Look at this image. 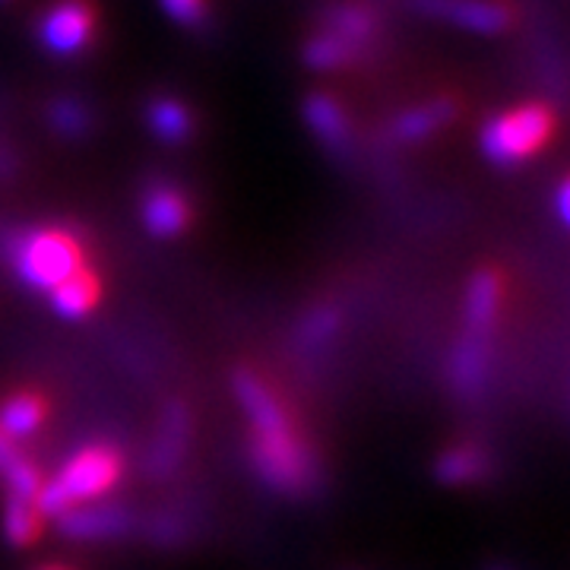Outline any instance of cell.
<instances>
[{
  "label": "cell",
  "mask_w": 570,
  "mask_h": 570,
  "mask_svg": "<svg viewBox=\"0 0 570 570\" xmlns=\"http://www.w3.org/2000/svg\"><path fill=\"white\" fill-rule=\"evenodd\" d=\"M235 396L250 422V456L261 479L285 494L311 489L317 463L273 387L254 371H238Z\"/></svg>",
  "instance_id": "cell-1"
},
{
  "label": "cell",
  "mask_w": 570,
  "mask_h": 570,
  "mask_svg": "<svg viewBox=\"0 0 570 570\" xmlns=\"http://www.w3.org/2000/svg\"><path fill=\"white\" fill-rule=\"evenodd\" d=\"M121 475V453L105 444H92L82 448L80 453H73L61 472L45 482L36 494V510L41 517H61L70 508L89 504L96 498H102L105 491H111V485Z\"/></svg>",
  "instance_id": "cell-2"
},
{
  "label": "cell",
  "mask_w": 570,
  "mask_h": 570,
  "mask_svg": "<svg viewBox=\"0 0 570 570\" xmlns=\"http://www.w3.org/2000/svg\"><path fill=\"white\" fill-rule=\"evenodd\" d=\"M13 266L29 288L51 292L82 269V247L77 235L63 228H39L13 245Z\"/></svg>",
  "instance_id": "cell-3"
},
{
  "label": "cell",
  "mask_w": 570,
  "mask_h": 570,
  "mask_svg": "<svg viewBox=\"0 0 570 570\" xmlns=\"http://www.w3.org/2000/svg\"><path fill=\"white\" fill-rule=\"evenodd\" d=\"M554 134L549 105L527 102L491 118L482 130V153L498 165H520L532 159Z\"/></svg>",
  "instance_id": "cell-4"
},
{
  "label": "cell",
  "mask_w": 570,
  "mask_h": 570,
  "mask_svg": "<svg viewBox=\"0 0 570 570\" xmlns=\"http://www.w3.org/2000/svg\"><path fill=\"white\" fill-rule=\"evenodd\" d=\"M96 10L86 0H61L41 20V41L55 55H77L92 39Z\"/></svg>",
  "instance_id": "cell-5"
},
{
  "label": "cell",
  "mask_w": 570,
  "mask_h": 570,
  "mask_svg": "<svg viewBox=\"0 0 570 570\" xmlns=\"http://www.w3.org/2000/svg\"><path fill=\"white\" fill-rule=\"evenodd\" d=\"M419 10L434 13L441 20L466 26L475 32H498L510 22V10L498 0H412Z\"/></svg>",
  "instance_id": "cell-6"
},
{
  "label": "cell",
  "mask_w": 570,
  "mask_h": 570,
  "mask_svg": "<svg viewBox=\"0 0 570 570\" xmlns=\"http://www.w3.org/2000/svg\"><path fill=\"white\" fill-rule=\"evenodd\" d=\"M142 219H146V228L153 235L175 238L190 223V204H187V197H184L178 187L156 184L142 197Z\"/></svg>",
  "instance_id": "cell-7"
},
{
  "label": "cell",
  "mask_w": 570,
  "mask_h": 570,
  "mask_svg": "<svg viewBox=\"0 0 570 570\" xmlns=\"http://www.w3.org/2000/svg\"><path fill=\"white\" fill-rule=\"evenodd\" d=\"M127 513L121 508H96V504H80V508H70L67 513L58 517V527L63 535L70 539H105V535H118L127 530Z\"/></svg>",
  "instance_id": "cell-8"
},
{
  "label": "cell",
  "mask_w": 570,
  "mask_h": 570,
  "mask_svg": "<svg viewBox=\"0 0 570 570\" xmlns=\"http://www.w3.org/2000/svg\"><path fill=\"white\" fill-rule=\"evenodd\" d=\"M99 292H102V288H99L96 273L82 266L80 273H73L70 279H63V283L58 285V288H51L48 295H51V305H55V311H58L61 317H67V321H80V317H86V314L96 307Z\"/></svg>",
  "instance_id": "cell-9"
},
{
  "label": "cell",
  "mask_w": 570,
  "mask_h": 570,
  "mask_svg": "<svg viewBox=\"0 0 570 570\" xmlns=\"http://www.w3.org/2000/svg\"><path fill=\"white\" fill-rule=\"evenodd\" d=\"M485 365H489V333L466 330L463 343L453 355V384L463 393H475L485 381Z\"/></svg>",
  "instance_id": "cell-10"
},
{
  "label": "cell",
  "mask_w": 570,
  "mask_h": 570,
  "mask_svg": "<svg viewBox=\"0 0 570 570\" xmlns=\"http://www.w3.org/2000/svg\"><path fill=\"white\" fill-rule=\"evenodd\" d=\"M501 305V279L494 273H479L466 295V326L475 333H491Z\"/></svg>",
  "instance_id": "cell-11"
},
{
  "label": "cell",
  "mask_w": 570,
  "mask_h": 570,
  "mask_svg": "<svg viewBox=\"0 0 570 570\" xmlns=\"http://www.w3.org/2000/svg\"><path fill=\"white\" fill-rule=\"evenodd\" d=\"M45 422V400L36 393H17L0 406V431L10 441H20L32 434Z\"/></svg>",
  "instance_id": "cell-12"
},
{
  "label": "cell",
  "mask_w": 570,
  "mask_h": 570,
  "mask_svg": "<svg viewBox=\"0 0 570 570\" xmlns=\"http://www.w3.org/2000/svg\"><path fill=\"white\" fill-rule=\"evenodd\" d=\"M450 118H453V102L419 105V108H412V111L396 118L393 134L400 140H425L428 134H434L438 127H444Z\"/></svg>",
  "instance_id": "cell-13"
},
{
  "label": "cell",
  "mask_w": 570,
  "mask_h": 570,
  "mask_svg": "<svg viewBox=\"0 0 570 570\" xmlns=\"http://www.w3.org/2000/svg\"><path fill=\"white\" fill-rule=\"evenodd\" d=\"M307 124L314 127V134L326 142V146H343L348 140V121L346 111L333 102L330 96H314L305 108Z\"/></svg>",
  "instance_id": "cell-14"
},
{
  "label": "cell",
  "mask_w": 570,
  "mask_h": 570,
  "mask_svg": "<svg viewBox=\"0 0 570 570\" xmlns=\"http://www.w3.org/2000/svg\"><path fill=\"white\" fill-rule=\"evenodd\" d=\"M41 530V513L36 510L32 501H22V498H10L7 510H3V532L13 546H29L39 539Z\"/></svg>",
  "instance_id": "cell-15"
},
{
  "label": "cell",
  "mask_w": 570,
  "mask_h": 570,
  "mask_svg": "<svg viewBox=\"0 0 570 570\" xmlns=\"http://www.w3.org/2000/svg\"><path fill=\"white\" fill-rule=\"evenodd\" d=\"M149 124H153V134L163 142H181L190 134V115L181 102L175 99H159L149 108Z\"/></svg>",
  "instance_id": "cell-16"
},
{
  "label": "cell",
  "mask_w": 570,
  "mask_h": 570,
  "mask_svg": "<svg viewBox=\"0 0 570 570\" xmlns=\"http://www.w3.org/2000/svg\"><path fill=\"white\" fill-rule=\"evenodd\" d=\"M485 472V456L475 448H453L441 456L438 475L444 482H472Z\"/></svg>",
  "instance_id": "cell-17"
},
{
  "label": "cell",
  "mask_w": 570,
  "mask_h": 570,
  "mask_svg": "<svg viewBox=\"0 0 570 570\" xmlns=\"http://www.w3.org/2000/svg\"><path fill=\"white\" fill-rule=\"evenodd\" d=\"M352 55H355V45H348L346 39H340V36H333V32L311 39L305 48L307 63L317 67V70L343 67L346 61H352Z\"/></svg>",
  "instance_id": "cell-18"
},
{
  "label": "cell",
  "mask_w": 570,
  "mask_h": 570,
  "mask_svg": "<svg viewBox=\"0 0 570 570\" xmlns=\"http://www.w3.org/2000/svg\"><path fill=\"white\" fill-rule=\"evenodd\" d=\"M181 441H184V415L181 409H171L168 422L163 428V438L159 444L153 450V463L149 466L156 472H168V469L178 463V453H181Z\"/></svg>",
  "instance_id": "cell-19"
},
{
  "label": "cell",
  "mask_w": 570,
  "mask_h": 570,
  "mask_svg": "<svg viewBox=\"0 0 570 570\" xmlns=\"http://www.w3.org/2000/svg\"><path fill=\"white\" fill-rule=\"evenodd\" d=\"M371 32H374V17L367 13L365 7L348 3V7L333 10V36L355 45V41H365Z\"/></svg>",
  "instance_id": "cell-20"
},
{
  "label": "cell",
  "mask_w": 570,
  "mask_h": 570,
  "mask_svg": "<svg viewBox=\"0 0 570 570\" xmlns=\"http://www.w3.org/2000/svg\"><path fill=\"white\" fill-rule=\"evenodd\" d=\"M163 10L181 26H197L206 17V0H159Z\"/></svg>",
  "instance_id": "cell-21"
},
{
  "label": "cell",
  "mask_w": 570,
  "mask_h": 570,
  "mask_svg": "<svg viewBox=\"0 0 570 570\" xmlns=\"http://www.w3.org/2000/svg\"><path fill=\"white\" fill-rule=\"evenodd\" d=\"M51 118H55V124L61 127L63 134H77V130H82V127L89 124V115H86V111H82V105L77 102L55 105Z\"/></svg>",
  "instance_id": "cell-22"
},
{
  "label": "cell",
  "mask_w": 570,
  "mask_h": 570,
  "mask_svg": "<svg viewBox=\"0 0 570 570\" xmlns=\"http://www.w3.org/2000/svg\"><path fill=\"white\" fill-rule=\"evenodd\" d=\"M333 326H336V314L333 311H317V314H311V321H307V346H317V343H324L326 336L333 333Z\"/></svg>",
  "instance_id": "cell-23"
},
{
  "label": "cell",
  "mask_w": 570,
  "mask_h": 570,
  "mask_svg": "<svg viewBox=\"0 0 570 570\" xmlns=\"http://www.w3.org/2000/svg\"><path fill=\"white\" fill-rule=\"evenodd\" d=\"M17 453H20V450H17V441H10V438H7V434L0 431V469L7 466V463H10V460L17 456Z\"/></svg>",
  "instance_id": "cell-24"
},
{
  "label": "cell",
  "mask_w": 570,
  "mask_h": 570,
  "mask_svg": "<svg viewBox=\"0 0 570 570\" xmlns=\"http://www.w3.org/2000/svg\"><path fill=\"white\" fill-rule=\"evenodd\" d=\"M558 216L570 225V178L561 184V190H558Z\"/></svg>",
  "instance_id": "cell-25"
},
{
  "label": "cell",
  "mask_w": 570,
  "mask_h": 570,
  "mask_svg": "<svg viewBox=\"0 0 570 570\" xmlns=\"http://www.w3.org/2000/svg\"><path fill=\"white\" fill-rule=\"evenodd\" d=\"M45 570H61V568H45Z\"/></svg>",
  "instance_id": "cell-26"
}]
</instances>
